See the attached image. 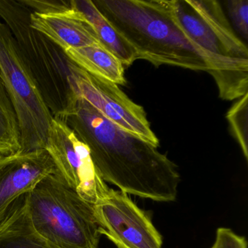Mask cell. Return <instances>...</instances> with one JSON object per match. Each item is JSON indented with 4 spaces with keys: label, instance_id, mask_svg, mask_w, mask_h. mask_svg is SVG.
<instances>
[{
    "label": "cell",
    "instance_id": "obj_5",
    "mask_svg": "<svg viewBox=\"0 0 248 248\" xmlns=\"http://www.w3.org/2000/svg\"><path fill=\"white\" fill-rule=\"evenodd\" d=\"M31 13L19 0H0V18L11 31L43 101L55 117L75 95L70 83L72 62L57 45L31 27Z\"/></svg>",
    "mask_w": 248,
    "mask_h": 248
},
{
    "label": "cell",
    "instance_id": "obj_6",
    "mask_svg": "<svg viewBox=\"0 0 248 248\" xmlns=\"http://www.w3.org/2000/svg\"><path fill=\"white\" fill-rule=\"evenodd\" d=\"M0 79L18 122L20 149L17 153L46 149L53 115L23 61L11 31L1 18Z\"/></svg>",
    "mask_w": 248,
    "mask_h": 248
},
{
    "label": "cell",
    "instance_id": "obj_2",
    "mask_svg": "<svg viewBox=\"0 0 248 248\" xmlns=\"http://www.w3.org/2000/svg\"><path fill=\"white\" fill-rule=\"evenodd\" d=\"M97 9L133 46L139 59L208 72L215 80L216 62L194 44L177 22L170 0H95Z\"/></svg>",
    "mask_w": 248,
    "mask_h": 248
},
{
    "label": "cell",
    "instance_id": "obj_21",
    "mask_svg": "<svg viewBox=\"0 0 248 248\" xmlns=\"http://www.w3.org/2000/svg\"><path fill=\"white\" fill-rule=\"evenodd\" d=\"M3 156L4 155H1V154H0V159H2V158L3 157Z\"/></svg>",
    "mask_w": 248,
    "mask_h": 248
},
{
    "label": "cell",
    "instance_id": "obj_20",
    "mask_svg": "<svg viewBox=\"0 0 248 248\" xmlns=\"http://www.w3.org/2000/svg\"><path fill=\"white\" fill-rule=\"evenodd\" d=\"M211 248H217V247H216V244L214 243V245H213V247H212Z\"/></svg>",
    "mask_w": 248,
    "mask_h": 248
},
{
    "label": "cell",
    "instance_id": "obj_7",
    "mask_svg": "<svg viewBox=\"0 0 248 248\" xmlns=\"http://www.w3.org/2000/svg\"><path fill=\"white\" fill-rule=\"evenodd\" d=\"M70 69L71 86L75 95L117 127L158 147L159 140L143 107L130 100L116 84L90 75L72 62Z\"/></svg>",
    "mask_w": 248,
    "mask_h": 248
},
{
    "label": "cell",
    "instance_id": "obj_22",
    "mask_svg": "<svg viewBox=\"0 0 248 248\" xmlns=\"http://www.w3.org/2000/svg\"><path fill=\"white\" fill-rule=\"evenodd\" d=\"M0 80H1V79H0Z\"/></svg>",
    "mask_w": 248,
    "mask_h": 248
},
{
    "label": "cell",
    "instance_id": "obj_11",
    "mask_svg": "<svg viewBox=\"0 0 248 248\" xmlns=\"http://www.w3.org/2000/svg\"><path fill=\"white\" fill-rule=\"evenodd\" d=\"M30 25L63 51L101 43L91 26L75 10L73 14L69 16H44L32 12Z\"/></svg>",
    "mask_w": 248,
    "mask_h": 248
},
{
    "label": "cell",
    "instance_id": "obj_14",
    "mask_svg": "<svg viewBox=\"0 0 248 248\" xmlns=\"http://www.w3.org/2000/svg\"><path fill=\"white\" fill-rule=\"evenodd\" d=\"M64 52L71 62L90 75L117 85L127 84L123 63L101 43Z\"/></svg>",
    "mask_w": 248,
    "mask_h": 248
},
{
    "label": "cell",
    "instance_id": "obj_9",
    "mask_svg": "<svg viewBox=\"0 0 248 248\" xmlns=\"http://www.w3.org/2000/svg\"><path fill=\"white\" fill-rule=\"evenodd\" d=\"M94 209L102 235L117 248H162V236L150 217L126 193L108 188Z\"/></svg>",
    "mask_w": 248,
    "mask_h": 248
},
{
    "label": "cell",
    "instance_id": "obj_16",
    "mask_svg": "<svg viewBox=\"0 0 248 248\" xmlns=\"http://www.w3.org/2000/svg\"><path fill=\"white\" fill-rule=\"evenodd\" d=\"M18 130L15 111L2 80H0V150L12 142Z\"/></svg>",
    "mask_w": 248,
    "mask_h": 248
},
{
    "label": "cell",
    "instance_id": "obj_3",
    "mask_svg": "<svg viewBox=\"0 0 248 248\" xmlns=\"http://www.w3.org/2000/svg\"><path fill=\"white\" fill-rule=\"evenodd\" d=\"M172 13L191 41L216 62V85L223 100L239 99L248 91V50L215 0H170Z\"/></svg>",
    "mask_w": 248,
    "mask_h": 248
},
{
    "label": "cell",
    "instance_id": "obj_17",
    "mask_svg": "<svg viewBox=\"0 0 248 248\" xmlns=\"http://www.w3.org/2000/svg\"><path fill=\"white\" fill-rule=\"evenodd\" d=\"M33 13L44 16H69L73 14L72 0H19Z\"/></svg>",
    "mask_w": 248,
    "mask_h": 248
},
{
    "label": "cell",
    "instance_id": "obj_10",
    "mask_svg": "<svg viewBox=\"0 0 248 248\" xmlns=\"http://www.w3.org/2000/svg\"><path fill=\"white\" fill-rule=\"evenodd\" d=\"M56 172V165L46 149L4 156L0 159V220L17 198Z\"/></svg>",
    "mask_w": 248,
    "mask_h": 248
},
{
    "label": "cell",
    "instance_id": "obj_8",
    "mask_svg": "<svg viewBox=\"0 0 248 248\" xmlns=\"http://www.w3.org/2000/svg\"><path fill=\"white\" fill-rule=\"evenodd\" d=\"M46 149L59 175L88 202L95 204L108 189L97 172L88 146L59 119L52 121Z\"/></svg>",
    "mask_w": 248,
    "mask_h": 248
},
{
    "label": "cell",
    "instance_id": "obj_12",
    "mask_svg": "<svg viewBox=\"0 0 248 248\" xmlns=\"http://www.w3.org/2000/svg\"><path fill=\"white\" fill-rule=\"evenodd\" d=\"M28 194L17 198L0 220V248H62L34 229L29 213Z\"/></svg>",
    "mask_w": 248,
    "mask_h": 248
},
{
    "label": "cell",
    "instance_id": "obj_1",
    "mask_svg": "<svg viewBox=\"0 0 248 248\" xmlns=\"http://www.w3.org/2000/svg\"><path fill=\"white\" fill-rule=\"evenodd\" d=\"M53 118L66 123L88 146L104 182L142 198L175 201L181 181L178 167L157 147L117 127L75 94Z\"/></svg>",
    "mask_w": 248,
    "mask_h": 248
},
{
    "label": "cell",
    "instance_id": "obj_19",
    "mask_svg": "<svg viewBox=\"0 0 248 248\" xmlns=\"http://www.w3.org/2000/svg\"><path fill=\"white\" fill-rule=\"evenodd\" d=\"M215 244L217 248H248L245 237L236 234L228 228L217 229Z\"/></svg>",
    "mask_w": 248,
    "mask_h": 248
},
{
    "label": "cell",
    "instance_id": "obj_15",
    "mask_svg": "<svg viewBox=\"0 0 248 248\" xmlns=\"http://www.w3.org/2000/svg\"><path fill=\"white\" fill-rule=\"evenodd\" d=\"M232 135L248 159V93L239 98L226 114Z\"/></svg>",
    "mask_w": 248,
    "mask_h": 248
},
{
    "label": "cell",
    "instance_id": "obj_13",
    "mask_svg": "<svg viewBox=\"0 0 248 248\" xmlns=\"http://www.w3.org/2000/svg\"><path fill=\"white\" fill-rule=\"evenodd\" d=\"M72 8L90 24L101 44L120 61L123 66H130L139 60L133 46L108 22L91 0H72Z\"/></svg>",
    "mask_w": 248,
    "mask_h": 248
},
{
    "label": "cell",
    "instance_id": "obj_18",
    "mask_svg": "<svg viewBox=\"0 0 248 248\" xmlns=\"http://www.w3.org/2000/svg\"><path fill=\"white\" fill-rule=\"evenodd\" d=\"M232 22L245 40L248 38V0H229L225 2Z\"/></svg>",
    "mask_w": 248,
    "mask_h": 248
},
{
    "label": "cell",
    "instance_id": "obj_4",
    "mask_svg": "<svg viewBox=\"0 0 248 248\" xmlns=\"http://www.w3.org/2000/svg\"><path fill=\"white\" fill-rule=\"evenodd\" d=\"M30 218L40 234L62 248H98L102 235L94 204L67 185L59 172L28 194Z\"/></svg>",
    "mask_w": 248,
    "mask_h": 248
}]
</instances>
